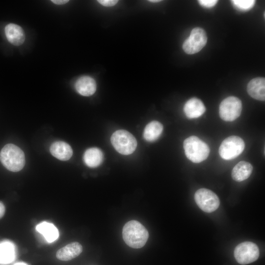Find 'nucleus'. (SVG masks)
Here are the masks:
<instances>
[{
	"instance_id": "4468645a",
	"label": "nucleus",
	"mask_w": 265,
	"mask_h": 265,
	"mask_svg": "<svg viewBox=\"0 0 265 265\" xmlns=\"http://www.w3.org/2000/svg\"><path fill=\"white\" fill-rule=\"evenodd\" d=\"M75 87L77 91L83 96L92 95L96 90V83L95 80L89 76L80 78L76 81Z\"/></svg>"
},
{
	"instance_id": "7ed1b4c3",
	"label": "nucleus",
	"mask_w": 265,
	"mask_h": 265,
	"mask_svg": "<svg viewBox=\"0 0 265 265\" xmlns=\"http://www.w3.org/2000/svg\"><path fill=\"white\" fill-rule=\"evenodd\" d=\"M184 149L187 158L194 163L205 160L209 156L208 145L196 136H191L184 141Z\"/></svg>"
},
{
	"instance_id": "1a4fd4ad",
	"label": "nucleus",
	"mask_w": 265,
	"mask_h": 265,
	"mask_svg": "<svg viewBox=\"0 0 265 265\" xmlns=\"http://www.w3.org/2000/svg\"><path fill=\"white\" fill-rule=\"evenodd\" d=\"M207 36L205 31L200 27L193 28L189 36L183 45L184 51L187 54H194L199 52L205 46Z\"/></svg>"
},
{
	"instance_id": "39448f33",
	"label": "nucleus",
	"mask_w": 265,
	"mask_h": 265,
	"mask_svg": "<svg viewBox=\"0 0 265 265\" xmlns=\"http://www.w3.org/2000/svg\"><path fill=\"white\" fill-rule=\"evenodd\" d=\"M244 147V142L241 138L236 135L230 136L222 142L219 148V154L225 160L233 159L243 152Z\"/></svg>"
},
{
	"instance_id": "0eeeda50",
	"label": "nucleus",
	"mask_w": 265,
	"mask_h": 265,
	"mask_svg": "<svg viewBox=\"0 0 265 265\" xmlns=\"http://www.w3.org/2000/svg\"><path fill=\"white\" fill-rule=\"evenodd\" d=\"M257 245L250 241H245L238 244L234 250V256L237 262L246 265L256 261L259 257Z\"/></svg>"
},
{
	"instance_id": "2eb2a0df",
	"label": "nucleus",
	"mask_w": 265,
	"mask_h": 265,
	"mask_svg": "<svg viewBox=\"0 0 265 265\" xmlns=\"http://www.w3.org/2000/svg\"><path fill=\"white\" fill-rule=\"evenodd\" d=\"M50 151L53 157L61 160H67L73 155L71 147L68 143L61 141L52 143Z\"/></svg>"
},
{
	"instance_id": "4be33fe9",
	"label": "nucleus",
	"mask_w": 265,
	"mask_h": 265,
	"mask_svg": "<svg viewBox=\"0 0 265 265\" xmlns=\"http://www.w3.org/2000/svg\"><path fill=\"white\" fill-rule=\"evenodd\" d=\"M198 1L202 6L207 8H211L214 6L218 1L215 0H200Z\"/></svg>"
},
{
	"instance_id": "423d86ee",
	"label": "nucleus",
	"mask_w": 265,
	"mask_h": 265,
	"mask_svg": "<svg viewBox=\"0 0 265 265\" xmlns=\"http://www.w3.org/2000/svg\"><path fill=\"white\" fill-rule=\"evenodd\" d=\"M242 110V103L237 97L230 96L220 103L219 113L220 118L225 121H233L238 118Z\"/></svg>"
},
{
	"instance_id": "20e7f679",
	"label": "nucleus",
	"mask_w": 265,
	"mask_h": 265,
	"mask_svg": "<svg viewBox=\"0 0 265 265\" xmlns=\"http://www.w3.org/2000/svg\"><path fill=\"white\" fill-rule=\"evenodd\" d=\"M110 140L115 150L124 155L132 154L137 146V141L134 136L124 130L115 132L111 135Z\"/></svg>"
},
{
	"instance_id": "412c9836",
	"label": "nucleus",
	"mask_w": 265,
	"mask_h": 265,
	"mask_svg": "<svg viewBox=\"0 0 265 265\" xmlns=\"http://www.w3.org/2000/svg\"><path fill=\"white\" fill-rule=\"evenodd\" d=\"M232 1L237 8L243 11L250 9L255 2L254 0H233Z\"/></svg>"
},
{
	"instance_id": "6e6552de",
	"label": "nucleus",
	"mask_w": 265,
	"mask_h": 265,
	"mask_svg": "<svg viewBox=\"0 0 265 265\" xmlns=\"http://www.w3.org/2000/svg\"><path fill=\"white\" fill-rule=\"evenodd\" d=\"M194 200L197 206L206 212H214L220 204L217 195L212 190L206 188L197 190L194 194Z\"/></svg>"
},
{
	"instance_id": "ddd939ff",
	"label": "nucleus",
	"mask_w": 265,
	"mask_h": 265,
	"mask_svg": "<svg viewBox=\"0 0 265 265\" xmlns=\"http://www.w3.org/2000/svg\"><path fill=\"white\" fill-rule=\"evenodd\" d=\"M205 110L206 108L203 102L196 98L188 100L184 107L185 114L189 119L199 117L204 114Z\"/></svg>"
},
{
	"instance_id": "f03ea898",
	"label": "nucleus",
	"mask_w": 265,
	"mask_h": 265,
	"mask_svg": "<svg viewBox=\"0 0 265 265\" xmlns=\"http://www.w3.org/2000/svg\"><path fill=\"white\" fill-rule=\"evenodd\" d=\"M0 160L2 164L8 170L18 172L21 170L25 164L24 152L13 144H7L0 152Z\"/></svg>"
},
{
	"instance_id": "aec40b11",
	"label": "nucleus",
	"mask_w": 265,
	"mask_h": 265,
	"mask_svg": "<svg viewBox=\"0 0 265 265\" xmlns=\"http://www.w3.org/2000/svg\"><path fill=\"white\" fill-rule=\"evenodd\" d=\"M14 256V247L9 242L0 243V264H8L11 262Z\"/></svg>"
},
{
	"instance_id": "9d476101",
	"label": "nucleus",
	"mask_w": 265,
	"mask_h": 265,
	"mask_svg": "<svg viewBox=\"0 0 265 265\" xmlns=\"http://www.w3.org/2000/svg\"><path fill=\"white\" fill-rule=\"evenodd\" d=\"M4 31L7 40L13 45L20 46L25 42V33L20 26L10 23L5 26Z\"/></svg>"
},
{
	"instance_id": "dca6fc26",
	"label": "nucleus",
	"mask_w": 265,
	"mask_h": 265,
	"mask_svg": "<svg viewBox=\"0 0 265 265\" xmlns=\"http://www.w3.org/2000/svg\"><path fill=\"white\" fill-rule=\"evenodd\" d=\"M253 170L252 165L248 162L241 161L237 163L232 171V177L237 182H241L250 176Z\"/></svg>"
},
{
	"instance_id": "bb28decb",
	"label": "nucleus",
	"mask_w": 265,
	"mask_h": 265,
	"mask_svg": "<svg viewBox=\"0 0 265 265\" xmlns=\"http://www.w3.org/2000/svg\"><path fill=\"white\" fill-rule=\"evenodd\" d=\"M14 265H26L25 264H24V263H17L16 264H15Z\"/></svg>"
},
{
	"instance_id": "f257e3e1",
	"label": "nucleus",
	"mask_w": 265,
	"mask_h": 265,
	"mask_svg": "<svg viewBox=\"0 0 265 265\" xmlns=\"http://www.w3.org/2000/svg\"><path fill=\"white\" fill-rule=\"evenodd\" d=\"M122 236L124 241L133 248L142 247L147 242L149 233L139 222L132 220L127 222L123 228Z\"/></svg>"
},
{
	"instance_id": "f3484780",
	"label": "nucleus",
	"mask_w": 265,
	"mask_h": 265,
	"mask_svg": "<svg viewBox=\"0 0 265 265\" xmlns=\"http://www.w3.org/2000/svg\"><path fill=\"white\" fill-rule=\"evenodd\" d=\"M83 160L88 167L94 168L99 166L104 159L103 153L98 148H91L85 151L83 155Z\"/></svg>"
},
{
	"instance_id": "a211bd4d",
	"label": "nucleus",
	"mask_w": 265,
	"mask_h": 265,
	"mask_svg": "<svg viewBox=\"0 0 265 265\" xmlns=\"http://www.w3.org/2000/svg\"><path fill=\"white\" fill-rule=\"evenodd\" d=\"M162 131V125L158 121H153L145 127L143 132V137L146 141L153 142L158 139Z\"/></svg>"
},
{
	"instance_id": "5701e85b",
	"label": "nucleus",
	"mask_w": 265,
	"mask_h": 265,
	"mask_svg": "<svg viewBox=\"0 0 265 265\" xmlns=\"http://www.w3.org/2000/svg\"><path fill=\"white\" fill-rule=\"evenodd\" d=\"M97 1L105 6H112L117 4L118 1L116 0H98Z\"/></svg>"
},
{
	"instance_id": "9b49d317",
	"label": "nucleus",
	"mask_w": 265,
	"mask_h": 265,
	"mask_svg": "<svg viewBox=\"0 0 265 265\" xmlns=\"http://www.w3.org/2000/svg\"><path fill=\"white\" fill-rule=\"evenodd\" d=\"M247 91L252 98L257 100L265 101V78L258 77L251 80L248 83Z\"/></svg>"
},
{
	"instance_id": "393cba45",
	"label": "nucleus",
	"mask_w": 265,
	"mask_h": 265,
	"mask_svg": "<svg viewBox=\"0 0 265 265\" xmlns=\"http://www.w3.org/2000/svg\"><path fill=\"white\" fill-rule=\"evenodd\" d=\"M53 3L57 5H63L67 3L68 0H51Z\"/></svg>"
},
{
	"instance_id": "b1692460",
	"label": "nucleus",
	"mask_w": 265,
	"mask_h": 265,
	"mask_svg": "<svg viewBox=\"0 0 265 265\" xmlns=\"http://www.w3.org/2000/svg\"><path fill=\"white\" fill-rule=\"evenodd\" d=\"M5 208L4 204L0 201V218L3 217L5 213Z\"/></svg>"
},
{
	"instance_id": "f8f14e48",
	"label": "nucleus",
	"mask_w": 265,
	"mask_h": 265,
	"mask_svg": "<svg viewBox=\"0 0 265 265\" xmlns=\"http://www.w3.org/2000/svg\"><path fill=\"white\" fill-rule=\"evenodd\" d=\"M82 251V245L78 242H73L59 249L56 256L59 260L68 261L78 257Z\"/></svg>"
},
{
	"instance_id": "a878e982",
	"label": "nucleus",
	"mask_w": 265,
	"mask_h": 265,
	"mask_svg": "<svg viewBox=\"0 0 265 265\" xmlns=\"http://www.w3.org/2000/svg\"><path fill=\"white\" fill-rule=\"evenodd\" d=\"M161 0H149V1L151 2H159Z\"/></svg>"
},
{
	"instance_id": "6ab92c4d",
	"label": "nucleus",
	"mask_w": 265,
	"mask_h": 265,
	"mask_svg": "<svg viewBox=\"0 0 265 265\" xmlns=\"http://www.w3.org/2000/svg\"><path fill=\"white\" fill-rule=\"evenodd\" d=\"M36 229L43 235L49 242H53L58 237V229L51 223L45 221L40 223L36 226Z\"/></svg>"
}]
</instances>
